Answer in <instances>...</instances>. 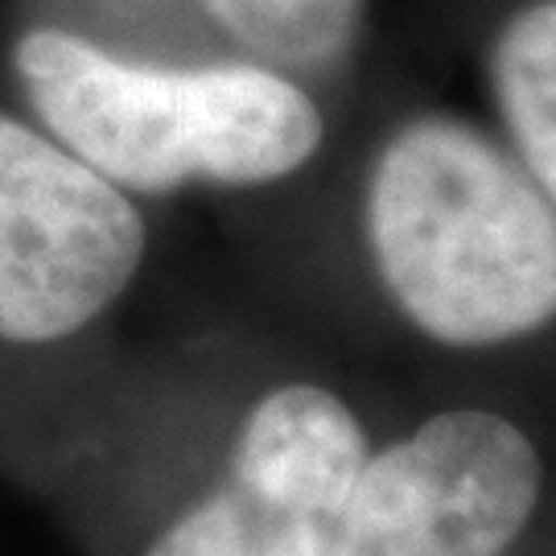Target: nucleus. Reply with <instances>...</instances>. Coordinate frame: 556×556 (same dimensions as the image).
<instances>
[{
    "label": "nucleus",
    "instance_id": "nucleus-1",
    "mask_svg": "<svg viewBox=\"0 0 556 556\" xmlns=\"http://www.w3.org/2000/svg\"><path fill=\"white\" fill-rule=\"evenodd\" d=\"M116 355L0 438V478L91 556H330L376 433L301 371L223 379L206 355Z\"/></svg>",
    "mask_w": 556,
    "mask_h": 556
},
{
    "label": "nucleus",
    "instance_id": "nucleus-2",
    "mask_svg": "<svg viewBox=\"0 0 556 556\" xmlns=\"http://www.w3.org/2000/svg\"><path fill=\"white\" fill-rule=\"evenodd\" d=\"M0 66L17 108L144 206L268 190L326 144L314 91L239 54H144L29 13L9 29Z\"/></svg>",
    "mask_w": 556,
    "mask_h": 556
},
{
    "label": "nucleus",
    "instance_id": "nucleus-3",
    "mask_svg": "<svg viewBox=\"0 0 556 556\" xmlns=\"http://www.w3.org/2000/svg\"><path fill=\"white\" fill-rule=\"evenodd\" d=\"M358 231L376 293L420 346L498 358L556 334V206L466 116L420 112L379 140Z\"/></svg>",
    "mask_w": 556,
    "mask_h": 556
},
{
    "label": "nucleus",
    "instance_id": "nucleus-4",
    "mask_svg": "<svg viewBox=\"0 0 556 556\" xmlns=\"http://www.w3.org/2000/svg\"><path fill=\"white\" fill-rule=\"evenodd\" d=\"M153 256L149 206L0 96V438L112 358Z\"/></svg>",
    "mask_w": 556,
    "mask_h": 556
},
{
    "label": "nucleus",
    "instance_id": "nucleus-5",
    "mask_svg": "<svg viewBox=\"0 0 556 556\" xmlns=\"http://www.w3.org/2000/svg\"><path fill=\"white\" fill-rule=\"evenodd\" d=\"M553 498V457L523 420L450 404L376 441L330 556H528Z\"/></svg>",
    "mask_w": 556,
    "mask_h": 556
},
{
    "label": "nucleus",
    "instance_id": "nucleus-6",
    "mask_svg": "<svg viewBox=\"0 0 556 556\" xmlns=\"http://www.w3.org/2000/svg\"><path fill=\"white\" fill-rule=\"evenodd\" d=\"M498 140L556 206V0H528L486 50Z\"/></svg>",
    "mask_w": 556,
    "mask_h": 556
},
{
    "label": "nucleus",
    "instance_id": "nucleus-7",
    "mask_svg": "<svg viewBox=\"0 0 556 556\" xmlns=\"http://www.w3.org/2000/svg\"><path fill=\"white\" fill-rule=\"evenodd\" d=\"M202 17L227 41V54L305 83L355 50L363 0H202Z\"/></svg>",
    "mask_w": 556,
    "mask_h": 556
}]
</instances>
